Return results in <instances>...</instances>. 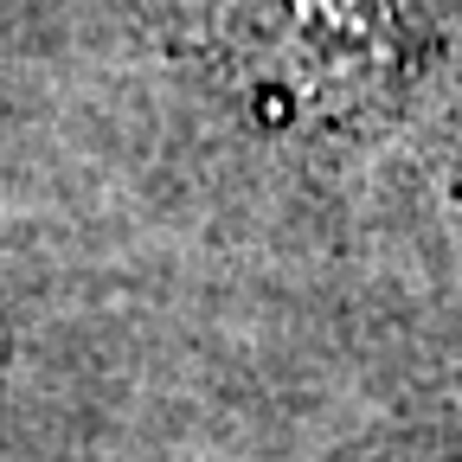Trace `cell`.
<instances>
[{
  "label": "cell",
  "mask_w": 462,
  "mask_h": 462,
  "mask_svg": "<svg viewBox=\"0 0 462 462\" xmlns=\"http://www.w3.org/2000/svg\"><path fill=\"white\" fill-rule=\"evenodd\" d=\"M430 462H462V424H456V430H449V437H443V449H437V456H430Z\"/></svg>",
  "instance_id": "cell-1"
}]
</instances>
